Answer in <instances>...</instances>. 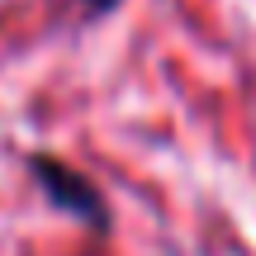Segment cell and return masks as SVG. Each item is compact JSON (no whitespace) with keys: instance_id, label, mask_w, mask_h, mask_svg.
Returning <instances> with one entry per match:
<instances>
[{"instance_id":"obj_2","label":"cell","mask_w":256,"mask_h":256,"mask_svg":"<svg viewBox=\"0 0 256 256\" xmlns=\"http://www.w3.org/2000/svg\"><path fill=\"white\" fill-rule=\"evenodd\" d=\"M81 5H86V10H90V14H110V10H114V5H119V0H81Z\"/></svg>"},{"instance_id":"obj_1","label":"cell","mask_w":256,"mask_h":256,"mask_svg":"<svg viewBox=\"0 0 256 256\" xmlns=\"http://www.w3.org/2000/svg\"><path fill=\"white\" fill-rule=\"evenodd\" d=\"M28 171H34L38 190H43V200L52 204V209L72 214L76 223H86V228H95V232L110 228V204H104L100 185H95L90 176H81L76 166H66L62 156H48V152L28 156Z\"/></svg>"}]
</instances>
